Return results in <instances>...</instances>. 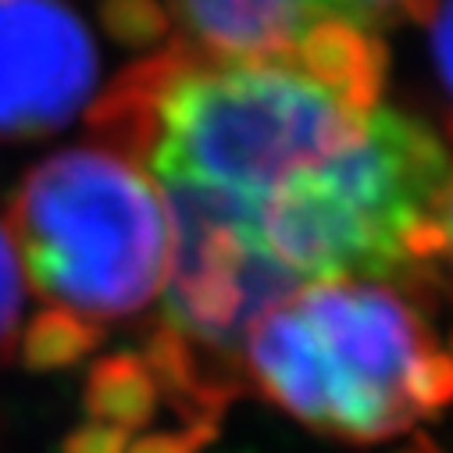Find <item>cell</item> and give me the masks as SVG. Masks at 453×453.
<instances>
[{"mask_svg": "<svg viewBox=\"0 0 453 453\" xmlns=\"http://www.w3.org/2000/svg\"><path fill=\"white\" fill-rule=\"evenodd\" d=\"M403 453H442V449H439V446H435L428 435H414V442H411Z\"/></svg>", "mask_w": 453, "mask_h": 453, "instance_id": "30bf717a", "label": "cell"}, {"mask_svg": "<svg viewBox=\"0 0 453 453\" xmlns=\"http://www.w3.org/2000/svg\"><path fill=\"white\" fill-rule=\"evenodd\" d=\"M22 314H26V272L12 243V233L0 225V350H12L15 339L22 335Z\"/></svg>", "mask_w": 453, "mask_h": 453, "instance_id": "8992f818", "label": "cell"}, {"mask_svg": "<svg viewBox=\"0 0 453 453\" xmlns=\"http://www.w3.org/2000/svg\"><path fill=\"white\" fill-rule=\"evenodd\" d=\"M411 403L418 418H432L453 403V357L442 354L439 347H432L418 361L414 379H411Z\"/></svg>", "mask_w": 453, "mask_h": 453, "instance_id": "52a82bcc", "label": "cell"}, {"mask_svg": "<svg viewBox=\"0 0 453 453\" xmlns=\"http://www.w3.org/2000/svg\"><path fill=\"white\" fill-rule=\"evenodd\" d=\"M449 347H453V339H449Z\"/></svg>", "mask_w": 453, "mask_h": 453, "instance_id": "8fae6325", "label": "cell"}, {"mask_svg": "<svg viewBox=\"0 0 453 453\" xmlns=\"http://www.w3.org/2000/svg\"><path fill=\"white\" fill-rule=\"evenodd\" d=\"M439 225H442L446 261L453 265V172H449V182H446V189H442V200H439Z\"/></svg>", "mask_w": 453, "mask_h": 453, "instance_id": "9c48e42d", "label": "cell"}, {"mask_svg": "<svg viewBox=\"0 0 453 453\" xmlns=\"http://www.w3.org/2000/svg\"><path fill=\"white\" fill-rule=\"evenodd\" d=\"M414 303L389 282H318L265 311L243 339L250 386L314 432L379 442L418 425L411 379L432 350Z\"/></svg>", "mask_w": 453, "mask_h": 453, "instance_id": "3957f363", "label": "cell"}, {"mask_svg": "<svg viewBox=\"0 0 453 453\" xmlns=\"http://www.w3.org/2000/svg\"><path fill=\"white\" fill-rule=\"evenodd\" d=\"M435 0H172L179 40L200 54L261 58L286 54L325 22L368 33L428 22Z\"/></svg>", "mask_w": 453, "mask_h": 453, "instance_id": "5b68a950", "label": "cell"}, {"mask_svg": "<svg viewBox=\"0 0 453 453\" xmlns=\"http://www.w3.org/2000/svg\"><path fill=\"white\" fill-rule=\"evenodd\" d=\"M96 75L93 36L65 0H0V136L68 126Z\"/></svg>", "mask_w": 453, "mask_h": 453, "instance_id": "277c9868", "label": "cell"}, {"mask_svg": "<svg viewBox=\"0 0 453 453\" xmlns=\"http://www.w3.org/2000/svg\"><path fill=\"white\" fill-rule=\"evenodd\" d=\"M428 26H432V65L449 107V129H453V0H435Z\"/></svg>", "mask_w": 453, "mask_h": 453, "instance_id": "ba28073f", "label": "cell"}, {"mask_svg": "<svg viewBox=\"0 0 453 453\" xmlns=\"http://www.w3.org/2000/svg\"><path fill=\"white\" fill-rule=\"evenodd\" d=\"M8 225L43 303L22 335L33 368L79 361L104 328L165 293L172 265L165 196L136 161L104 143L36 165L12 200Z\"/></svg>", "mask_w": 453, "mask_h": 453, "instance_id": "6da1fadb", "label": "cell"}, {"mask_svg": "<svg viewBox=\"0 0 453 453\" xmlns=\"http://www.w3.org/2000/svg\"><path fill=\"white\" fill-rule=\"evenodd\" d=\"M449 172L425 122L379 104L347 147L257 211L243 240L293 293L343 279L421 282L446 261L439 200Z\"/></svg>", "mask_w": 453, "mask_h": 453, "instance_id": "7a4b0ae2", "label": "cell"}]
</instances>
